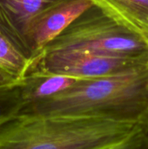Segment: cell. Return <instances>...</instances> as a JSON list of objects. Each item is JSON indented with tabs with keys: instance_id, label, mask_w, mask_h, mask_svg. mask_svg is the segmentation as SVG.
<instances>
[{
	"instance_id": "cell-3",
	"label": "cell",
	"mask_w": 148,
	"mask_h": 149,
	"mask_svg": "<svg viewBox=\"0 0 148 149\" xmlns=\"http://www.w3.org/2000/svg\"><path fill=\"white\" fill-rule=\"evenodd\" d=\"M60 50L148 58V39L121 26L93 4L50 42L42 52Z\"/></svg>"
},
{
	"instance_id": "cell-10",
	"label": "cell",
	"mask_w": 148,
	"mask_h": 149,
	"mask_svg": "<svg viewBox=\"0 0 148 149\" xmlns=\"http://www.w3.org/2000/svg\"><path fill=\"white\" fill-rule=\"evenodd\" d=\"M26 100L24 95L23 79L0 87V127L16 119Z\"/></svg>"
},
{
	"instance_id": "cell-4",
	"label": "cell",
	"mask_w": 148,
	"mask_h": 149,
	"mask_svg": "<svg viewBox=\"0 0 148 149\" xmlns=\"http://www.w3.org/2000/svg\"><path fill=\"white\" fill-rule=\"evenodd\" d=\"M148 62V58L97 54L79 50L44 52L36 58L29 73L63 75L88 79L113 75Z\"/></svg>"
},
{
	"instance_id": "cell-6",
	"label": "cell",
	"mask_w": 148,
	"mask_h": 149,
	"mask_svg": "<svg viewBox=\"0 0 148 149\" xmlns=\"http://www.w3.org/2000/svg\"><path fill=\"white\" fill-rule=\"evenodd\" d=\"M63 1L65 0H0V31L31 59L27 43L31 24L38 15Z\"/></svg>"
},
{
	"instance_id": "cell-13",
	"label": "cell",
	"mask_w": 148,
	"mask_h": 149,
	"mask_svg": "<svg viewBox=\"0 0 148 149\" xmlns=\"http://www.w3.org/2000/svg\"><path fill=\"white\" fill-rule=\"evenodd\" d=\"M144 130L148 133V117L147 120V122H146V124H145V126H144Z\"/></svg>"
},
{
	"instance_id": "cell-9",
	"label": "cell",
	"mask_w": 148,
	"mask_h": 149,
	"mask_svg": "<svg viewBox=\"0 0 148 149\" xmlns=\"http://www.w3.org/2000/svg\"><path fill=\"white\" fill-rule=\"evenodd\" d=\"M31 60L0 31V72L15 81L27 75Z\"/></svg>"
},
{
	"instance_id": "cell-5",
	"label": "cell",
	"mask_w": 148,
	"mask_h": 149,
	"mask_svg": "<svg viewBox=\"0 0 148 149\" xmlns=\"http://www.w3.org/2000/svg\"><path fill=\"white\" fill-rule=\"evenodd\" d=\"M92 5V0H65L38 15L27 32L31 63L50 42Z\"/></svg>"
},
{
	"instance_id": "cell-1",
	"label": "cell",
	"mask_w": 148,
	"mask_h": 149,
	"mask_svg": "<svg viewBox=\"0 0 148 149\" xmlns=\"http://www.w3.org/2000/svg\"><path fill=\"white\" fill-rule=\"evenodd\" d=\"M82 116L145 126L148 62L109 76L79 79L70 88L26 104L17 117Z\"/></svg>"
},
{
	"instance_id": "cell-7",
	"label": "cell",
	"mask_w": 148,
	"mask_h": 149,
	"mask_svg": "<svg viewBox=\"0 0 148 149\" xmlns=\"http://www.w3.org/2000/svg\"><path fill=\"white\" fill-rule=\"evenodd\" d=\"M106 15L148 39V0H92Z\"/></svg>"
},
{
	"instance_id": "cell-12",
	"label": "cell",
	"mask_w": 148,
	"mask_h": 149,
	"mask_svg": "<svg viewBox=\"0 0 148 149\" xmlns=\"http://www.w3.org/2000/svg\"><path fill=\"white\" fill-rule=\"evenodd\" d=\"M15 82H18V81H15L12 79H10V77H8L7 75H5L4 73L0 72V87L1 86H4L7 85H10L13 84Z\"/></svg>"
},
{
	"instance_id": "cell-2",
	"label": "cell",
	"mask_w": 148,
	"mask_h": 149,
	"mask_svg": "<svg viewBox=\"0 0 148 149\" xmlns=\"http://www.w3.org/2000/svg\"><path fill=\"white\" fill-rule=\"evenodd\" d=\"M144 130L94 117H17L0 127V149H108Z\"/></svg>"
},
{
	"instance_id": "cell-8",
	"label": "cell",
	"mask_w": 148,
	"mask_h": 149,
	"mask_svg": "<svg viewBox=\"0 0 148 149\" xmlns=\"http://www.w3.org/2000/svg\"><path fill=\"white\" fill-rule=\"evenodd\" d=\"M79 79L63 75L29 73L23 79L26 104L54 96L70 88Z\"/></svg>"
},
{
	"instance_id": "cell-11",
	"label": "cell",
	"mask_w": 148,
	"mask_h": 149,
	"mask_svg": "<svg viewBox=\"0 0 148 149\" xmlns=\"http://www.w3.org/2000/svg\"><path fill=\"white\" fill-rule=\"evenodd\" d=\"M108 149H148V133L142 130L120 145Z\"/></svg>"
}]
</instances>
